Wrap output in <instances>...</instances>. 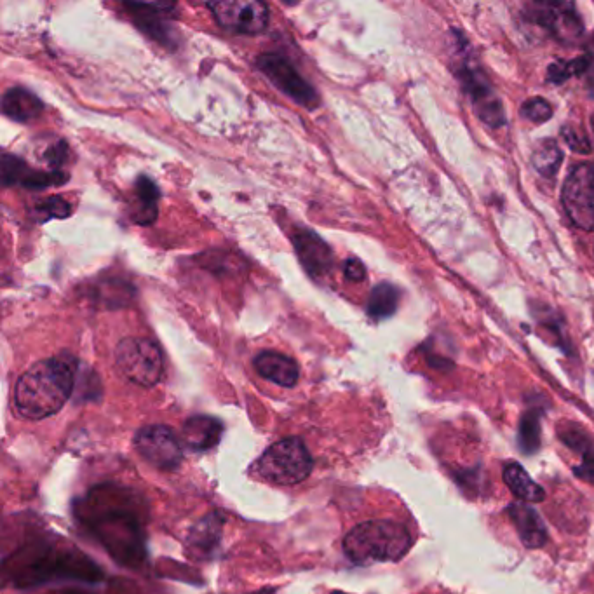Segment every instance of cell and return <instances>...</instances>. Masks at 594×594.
<instances>
[{"instance_id": "obj_1", "label": "cell", "mask_w": 594, "mask_h": 594, "mask_svg": "<svg viewBox=\"0 0 594 594\" xmlns=\"http://www.w3.org/2000/svg\"><path fill=\"white\" fill-rule=\"evenodd\" d=\"M75 372L77 363L67 354L35 363L16 382V410L30 420L48 419L60 412L74 391Z\"/></svg>"}, {"instance_id": "obj_2", "label": "cell", "mask_w": 594, "mask_h": 594, "mask_svg": "<svg viewBox=\"0 0 594 594\" xmlns=\"http://www.w3.org/2000/svg\"><path fill=\"white\" fill-rule=\"evenodd\" d=\"M412 534L396 521H366L345 535L344 551L356 565L387 563L405 558L412 547Z\"/></svg>"}, {"instance_id": "obj_3", "label": "cell", "mask_w": 594, "mask_h": 594, "mask_svg": "<svg viewBox=\"0 0 594 594\" xmlns=\"http://www.w3.org/2000/svg\"><path fill=\"white\" fill-rule=\"evenodd\" d=\"M311 453L298 438H286L270 445L255 464L260 478L276 485H297L311 474Z\"/></svg>"}, {"instance_id": "obj_4", "label": "cell", "mask_w": 594, "mask_h": 594, "mask_svg": "<svg viewBox=\"0 0 594 594\" xmlns=\"http://www.w3.org/2000/svg\"><path fill=\"white\" fill-rule=\"evenodd\" d=\"M115 365L122 377L142 387H154L164 372L162 352L150 338H124L115 349Z\"/></svg>"}, {"instance_id": "obj_5", "label": "cell", "mask_w": 594, "mask_h": 594, "mask_svg": "<svg viewBox=\"0 0 594 594\" xmlns=\"http://www.w3.org/2000/svg\"><path fill=\"white\" fill-rule=\"evenodd\" d=\"M260 72L269 79L279 91L290 96L298 105L307 108H316L319 105L318 93L312 88L309 82L305 81L302 75L298 74L297 68L291 65L290 61L283 58L281 54H262L257 60Z\"/></svg>"}, {"instance_id": "obj_6", "label": "cell", "mask_w": 594, "mask_h": 594, "mask_svg": "<svg viewBox=\"0 0 594 594\" xmlns=\"http://www.w3.org/2000/svg\"><path fill=\"white\" fill-rule=\"evenodd\" d=\"M563 204L577 227L594 230V164H581L568 175Z\"/></svg>"}, {"instance_id": "obj_7", "label": "cell", "mask_w": 594, "mask_h": 594, "mask_svg": "<svg viewBox=\"0 0 594 594\" xmlns=\"http://www.w3.org/2000/svg\"><path fill=\"white\" fill-rule=\"evenodd\" d=\"M220 27L237 34H260L269 27V7L258 0H222L210 4Z\"/></svg>"}, {"instance_id": "obj_8", "label": "cell", "mask_w": 594, "mask_h": 594, "mask_svg": "<svg viewBox=\"0 0 594 594\" xmlns=\"http://www.w3.org/2000/svg\"><path fill=\"white\" fill-rule=\"evenodd\" d=\"M135 445L143 459L164 471H175L183 462L182 445L168 426L143 427L136 434Z\"/></svg>"}, {"instance_id": "obj_9", "label": "cell", "mask_w": 594, "mask_h": 594, "mask_svg": "<svg viewBox=\"0 0 594 594\" xmlns=\"http://www.w3.org/2000/svg\"><path fill=\"white\" fill-rule=\"evenodd\" d=\"M532 18L561 42H572L582 34V21L572 4L542 2L532 6Z\"/></svg>"}, {"instance_id": "obj_10", "label": "cell", "mask_w": 594, "mask_h": 594, "mask_svg": "<svg viewBox=\"0 0 594 594\" xmlns=\"http://www.w3.org/2000/svg\"><path fill=\"white\" fill-rule=\"evenodd\" d=\"M462 79L466 84L467 93L473 100L474 108L481 117V121L490 124V126H502L506 122L504 108L499 98L495 95L492 86L488 84L483 72L474 68L469 61L462 65Z\"/></svg>"}, {"instance_id": "obj_11", "label": "cell", "mask_w": 594, "mask_h": 594, "mask_svg": "<svg viewBox=\"0 0 594 594\" xmlns=\"http://www.w3.org/2000/svg\"><path fill=\"white\" fill-rule=\"evenodd\" d=\"M0 178L6 187L11 185H23L27 189H48L53 185H63L67 182L68 175L63 171H39L30 168L27 162L21 161L20 157L4 154L0 164Z\"/></svg>"}, {"instance_id": "obj_12", "label": "cell", "mask_w": 594, "mask_h": 594, "mask_svg": "<svg viewBox=\"0 0 594 594\" xmlns=\"http://www.w3.org/2000/svg\"><path fill=\"white\" fill-rule=\"evenodd\" d=\"M129 16L135 20L138 28L145 34L161 42L169 44L173 42V30L169 25V14L175 9L173 4H126Z\"/></svg>"}, {"instance_id": "obj_13", "label": "cell", "mask_w": 594, "mask_h": 594, "mask_svg": "<svg viewBox=\"0 0 594 594\" xmlns=\"http://www.w3.org/2000/svg\"><path fill=\"white\" fill-rule=\"evenodd\" d=\"M298 258L312 277H321L331 269L333 255L328 244L311 230H300L293 236Z\"/></svg>"}, {"instance_id": "obj_14", "label": "cell", "mask_w": 594, "mask_h": 594, "mask_svg": "<svg viewBox=\"0 0 594 594\" xmlns=\"http://www.w3.org/2000/svg\"><path fill=\"white\" fill-rule=\"evenodd\" d=\"M507 516L513 521L521 542L528 549H539V547L546 546L547 539H549L547 528L534 507L528 506L527 502H514L507 507Z\"/></svg>"}, {"instance_id": "obj_15", "label": "cell", "mask_w": 594, "mask_h": 594, "mask_svg": "<svg viewBox=\"0 0 594 594\" xmlns=\"http://www.w3.org/2000/svg\"><path fill=\"white\" fill-rule=\"evenodd\" d=\"M561 441L574 452L581 453L582 462L574 471L581 480L594 485V441L588 432L575 424H561L558 427Z\"/></svg>"}, {"instance_id": "obj_16", "label": "cell", "mask_w": 594, "mask_h": 594, "mask_svg": "<svg viewBox=\"0 0 594 594\" xmlns=\"http://www.w3.org/2000/svg\"><path fill=\"white\" fill-rule=\"evenodd\" d=\"M255 368L262 377L274 384L281 385V387L297 385L298 377H300L297 361H293L279 352H260L255 358Z\"/></svg>"}, {"instance_id": "obj_17", "label": "cell", "mask_w": 594, "mask_h": 594, "mask_svg": "<svg viewBox=\"0 0 594 594\" xmlns=\"http://www.w3.org/2000/svg\"><path fill=\"white\" fill-rule=\"evenodd\" d=\"M223 426L222 422L213 419V417H204V415H197L185 422L183 426V441L185 445L192 448V450H208L211 446H215L220 441L222 436Z\"/></svg>"}, {"instance_id": "obj_18", "label": "cell", "mask_w": 594, "mask_h": 594, "mask_svg": "<svg viewBox=\"0 0 594 594\" xmlns=\"http://www.w3.org/2000/svg\"><path fill=\"white\" fill-rule=\"evenodd\" d=\"M2 110L13 121L30 122L41 117L44 105L28 89L13 88L9 89L2 98Z\"/></svg>"}, {"instance_id": "obj_19", "label": "cell", "mask_w": 594, "mask_h": 594, "mask_svg": "<svg viewBox=\"0 0 594 594\" xmlns=\"http://www.w3.org/2000/svg\"><path fill=\"white\" fill-rule=\"evenodd\" d=\"M507 488L523 502H542L546 499V492L537 485L530 474L518 462H509L502 473Z\"/></svg>"}, {"instance_id": "obj_20", "label": "cell", "mask_w": 594, "mask_h": 594, "mask_svg": "<svg viewBox=\"0 0 594 594\" xmlns=\"http://www.w3.org/2000/svg\"><path fill=\"white\" fill-rule=\"evenodd\" d=\"M135 196L138 201L133 220L138 225H150L156 222L157 201H159V189L156 183L152 182L147 176H140L136 180Z\"/></svg>"}, {"instance_id": "obj_21", "label": "cell", "mask_w": 594, "mask_h": 594, "mask_svg": "<svg viewBox=\"0 0 594 594\" xmlns=\"http://www.w3.org/2000/svg\"><path fill=\"white\" fill-rule=\"evenodd\" d=\"M398 304V288L389 283H380L373 288L370 300H368V314L373 319L389 318L398 309Z\"/></svg>"}, {"instance_id": "obj_22", "label": "cell", "mask_w": 594, "mask_h": 594, "mask_svg": "<svg viewBox=\"0 0 594 594\" xmlns=\"http://www.w3.org/2000/svg\"><path fill=\"white\" fill-rule=\"evenodd\" d=\"M540 412L539 408L523 413L518 431V443L527 455L539 452L540 448Z\"/></svg>"}, {"instance_id": "obj_23", "label": "cell", "mask_w": 594, "mask_h": 594, "mask_svg": "<svg viewBox=\"0 0 594 594\" xmlns=\"http://www.w3.org/2000/svg\"><path fill=\"white\" fill-rule=\"evenodd\" d=\"M561 159V150L558 147V143L553 142V140H544V142L540 143L539 147L535 149L534 152V166L537 171H539L540 175L547 176V178H551V176L556 175L558 173V169H560Z\"/></svg>"}, {"instance_id": "obj_24", "label": "cell", "mask_w": 594, "mask_h": 594, "mask_svg": "<svg viewBox=\"0 0 594 594\" xmlns=\"http://www.w3.org/2000/svg\"><path fill=\"white\" fill-rule=\"evenodd\" d=\"M37 213L41 215L42 220L49 218H67L72 213V206L67 199L60 196L48 197L41 204H37Z\"/></svg>"}, {"instance_id": "obj_25", "label": "cell", "mask_w": 594, "mask_h": 594, "mask_svg": "<svg viewBox=\"0 0 594 594\" xmlns=\"http://www.w3.org/2000/svg\"><path fill=\"white\" fill-rule=\"evenodd\" d=\"M521 114L525 119L528 121L537 122H546L551 115H553V110H551V105L546 102V100H542V98H534V100H528L523 108H521Z\"/></svg>"}, {"instance_id": "obj_26", "label": "cell", "mask_w": 594, "mask_h": 594, "mask_svg": "<svg viewBox=\"0 0 594 594\" xmlns=\"http://www.w3.org/2000/svg\"><path fill=\"white\" fill-rule=\"evenodd\" d=\"M67 154V143L58 140V142H54L53 145H49L48 149L44 150L42 159L48 162L49 168L53 169V171H60L61 164L67 161Z\"/></svg>"}, {"instance_id": "obj_27", "label": "cell", "mask_w": 594, "mask_h": 594, "mask_svg": "<svg viewBox=\"0 0 594 594\" xmlns=\"http://www.w3.org/2000/svg\"><path fill=\"white\" fill-rule=\"evenodd\" d=\"M586 60L572 61V63H556L553 67H549V79L553 82H561L568 79L570 75L581 72L582 68L586 67Z\"/></svg>"}, {"instance_id": "obj_28", "label": "cell", "mask_w": 594, "mask_h": 594, "mask_svg": "<svg viewBox=\"0 0 594 594\" xmlns=\"http://www.w3.org/2000/svg\"><path fill=\"white\" fill-rule=\"evenodd\" d=\"M563 138H565L568 145H570L572 149L577 150V152L588 154L589 150H591L588 138L584 135L579 136V131H577V129L570 128V126L563 128Z\"/></svg>"}, {"instance_id": "obj_29", "label": "cell", "mask_w": 594, "mask_h": 594, "mask_svg": "<svg viewBox=\"0 0 594 594\" xmlns=\"http://www.w3.org/2000/svg\"><path fill=\"white\" fill-rule=\"evenodd\" d=\"M344 274L347 279L359 283V281H363L366 277L365 265L361 264L356 258H352V260H349V262L345 264Z\"/></svg>"}, {"instance_id": "obj_30", "label": "cell", "mask_w": 594, "mask_h": 594, "mask_svg": "<svg viewBox=\"0 0 594 594\" xmlns=\"http://www.w3.org/2000/svg\"><path fill=\"white\" fill-rule=\"evenodd\" d=\"M255 594H274V591H260V593Z\"/></svg>"}, {"instance_id": "obj_31", "label": "cell", "mask_w": 594, "mask_h": 594, "mask_svg": "<svg viewBox=\"0 0 594 594\" xmlns=\"http://www.w3.org/2000/svg\"><path fill=\"white\" fill-rule=\"evenodd\" d=\"M331 594H347V593H340V591H335V593H331Z\"/></svg>"}, {"instance_id": "obj_32", "label": "cell", "mask_w": 594, "mask_h": 594, "mask_svg": "<svg viewBox=\"0 0 594 594\" xmlns=\"http://www.w3.org/2000/svg\"><path fill=\"white\" fill-rule=\"evenodd\" d=\"M593 126H594V119H593Z\"/></svg>"}]
</instances>
